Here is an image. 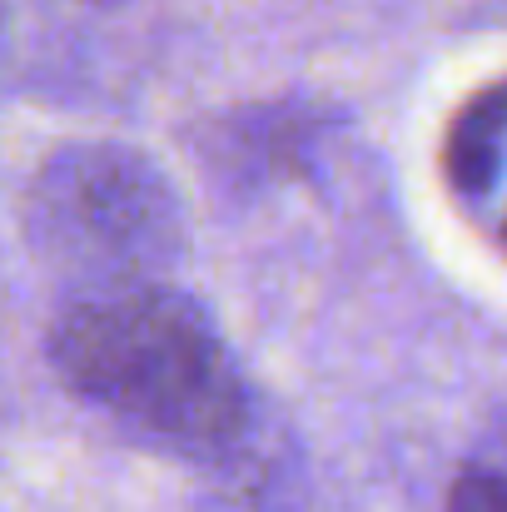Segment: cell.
<instances>
[{
    "label": "cell",
    "mask_w": 507,
    "mask_h": 512,
    "mask_svg": "<svg viewBox=\"0 0 507 512\" xmlns=\"http://www.w3.org/2000/svg\"><path fill=\"white\" fill-rule=\"evenodd\" d=\"M50 358L60 378L169 453L214 458L249 428V393L214 319L160 279L100 284L75 299Z\"/></svg>",
    "instance_id": "cell-1"
},
{
    "label": "cell",
    "mask_w": 507,
    "mask_h": 512,
    "mask_svg": "<svg viewBox=\"0 0 507 512\" xmlns=\"http://www.w3.org/2000/svg\"><path fill=\"white\" fill-rule=\"evenodd\" d=\"M35 244L100 284L150 279L179 254V209L150 160L120 145H70L30 184Z\"/></svg>",
    "instance_id": "cell-2"
},
{
    "label": "cell",
    "mask_w": 507,
    "mask_h": 512,
    "mask_svg": "<svg viewBox=\"0 0 507 512\" xmlns=\"http://www.w3.org/2000/svg\"><path fill=\"white\" fill-rule=\"evenodd\" d=\"M507 160V80L483 85L478 95H468L458 105V115L448 120L443 135V174L458 194L483 199Z\"/></svg>",
    "instance_id": "cell-3"
},
{
    "label": "cell",
    "mask_w": 507,
    "mask_h": 512,
    "mask_svg": "<svg viewBox=\"0 0 507 512\" xmlns=\"http://www.w3.org/2000/svg\"><path fill=\"white\" fill-rule=\"evenodd\" d=\"M443 512H507V423L468 453Z\"/></svg>",
    "instance_id": "cell-4"
},
{
    "label": "cell",
    "mask_w": 507,
    "mask_h": 512,
    "mask_svg": "<svg viewBox=\"0 0 507 512\" xmlns=\"http://www.w3.org/2000/svg\"><path fill=\"white\" fill-rule=\"evenodd\" d=\"M503 244H507V224H503Z\"/></svg>",
    "instance_id": "cell-5"
}]
</instances>
